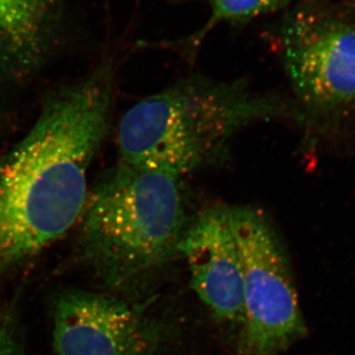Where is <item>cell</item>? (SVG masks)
I'll list each match as a JSON object with an SVG mask.
<instances>
[{"instance_id":"1","label":"cell","mask_w":355,"mask_h":355,"mask_svg":"<svg viewBox=\"0 0 355 355\" xmlns=\"http://www.w3.org/2000/svg\"><path fill=\"white\" fill-rule=\"evenodd\" d=\"M113 91L108 62L49 96L0 165V268L38 253L80 221L88 171L108 133Z\"/></svg>"},{"instance_id":"2","label":"cell","mask_w":355,"mask_h":355,"mask_svg":"<svg viewBox=\"0 0 355 355\" xmlns=\"http://www.w3.org/2000/svg\"><path fill=\"white\" fill-rule=\"evenodd\" d=\"M286 118L300 119L295 107L247 79L187 77L123 114L120 162L182 179L220 162L245 128Z\"/></svg>"},{"instance_id":"3","label":"cell","mask_w":355,"mask_h":355,"mask_svg":"<svg viewBox=\"0 0 355 355\" xmlns=\"http://www.w3.org/2000/svg\"><path fill=\"white\" fill-rule=\"evenodd\" d=\"M191 220L182 179L120 162L89 193L80 244L107 282L127 286L179 254Z\"/></svg>"},{"instance_id":"4","label":"cell","mask_w":355,"mask_h":355,"mask_svg":"<svg viewBox=\"0 0 355 355\" xmlns=\"http://www.w3.org/2000/svg\"><path fill=\"white\" fill-rule=\"evenodd\" d=\"M273 39L301 120L333 128L355 119V20L297 0L282 12Z\"/></svg>"},{"instance_id":"5","label":"cell","mask_w":355,"mask_h":355,"mask_svg":"<svg viewBox=\"0 0 355 355\" xmlns=\"http://www.w3.org/2000/svg\"><path fill=\"white\" fill-rule=\"evenodd\" d=\"M243 272L244 324L238 355H280L307 336L291 263L272 223L260 211L227 205Z\"/></svg>"},{"instance_id":"6","label":"cell","mask_w":355,"mask_h":355,"mask_svg":"<svg viewBox=\"0 0 355 355\" xmlns=\"http://www.w3.org/2000/svg\"><path fill=\"white\" fill-rule=\"evenodd\" d=\"M53 340L58 355H160L164 331L120 299L71 292L55 307Z\"/></svg>"},{"instance_id":"7","label":"cell","mask_w":355,"mask_h":355,"mask_svg":"<svg viewBox=\"0 0 355 355\" xmlns=\"http://www.w3.org/2000/svg\"><path fill=\"white\" fill-rule=\"evenodd\" d=\"M191 287L214 319L237 336L244 324L243 272L227 205L205 209L191 220L179 247Z\"/></svg>"},{"instance_id":"8","label":"cell","mask_w":355,"mask_h":355,"mask_svg":"<svg viewBox=\"0 0 355 355\" xmlns=\"http://www.w3.org/2000/svg\"><path fill=\"white\" fill-rule=\"evenodd\" d=\"M60 21V0H0V74L17 79L38 69Z\"/></svg>"},{"instance_id":"9","label":"cell","mask_w":355,"mask_h":355,"mask_svg":"<svg viewBox=\"0 0 355 355\" xmlns=\"http://www.w3.org/2000/svg\"><path fill=\"white\" fill-rule=\"evenodd\" d=\"M173 3L187 1H200L209 8V19L190 36L176 42H165L164 46L176 49L191 55L196 53L212 30L221 25L231 27H244L252 21L282 13L297 0H167Z\"/></svg>"},{"instance_id":"10","label":"cell","mask_w":355,"mask_h":355,"mask_svg":"<svg viewBox=\"0 0 355 355\" xmlns=\"http://www.w3.org/2000/svg\"><path fill=\"white\" fill-rule=\"evenodd\" d=\"M0 355H22L10 324L0 320Z\"/></svg>"}]
</instances>
